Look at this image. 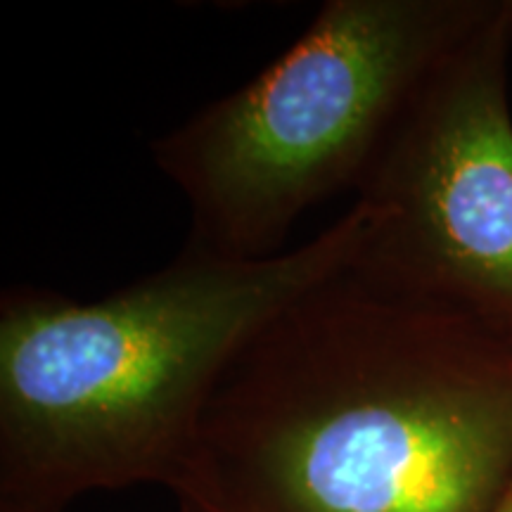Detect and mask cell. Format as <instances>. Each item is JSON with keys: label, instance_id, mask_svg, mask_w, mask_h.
<instances>
[{"label": "cell", "instance_id": "obj_3", "mask_svg": "<svg viewBox=\"0 0 512 512\" xmlns=\"http://www.w3.org/2000/svg\"><path fill=\"white\" fill-rule=\"evenodd\" d=\"M498 0H328L252 81L152 145L190 249L266 259L337 192H361L446 55Z\"/></svg>", "mask_w": 512, "mask_h": 512}, {"label": "cell", "instance_id": "obj_2", "mask_svg": "<svg viewBox=\"0 0 512 512\" xmlns=\"http://www.w3.org/2000/svg\"><path fill=\"white\" fill-rule=\"evenodd\" d=\"M366 204L266 259L197 249L102 299H0V512L169 484L230 358L275 311L356 259Z\"/></svg>", "mask_w": 512, "mask_h": 512}, {"label": "cell", "instance_id": "obj_1", "mask_svg": "<svg viewBox=\"0 0 512 512\" xmlns=\"http://www.w3.org/2000/svg\"><path fill=\"white\" fill-rule=\"evenodd\" d=\"M354 261L230 358L166 484L178 510L494 508L512 479V349Z\"/></svg>", "mask_w": 512, "mask_h": 512}, {"label": "cell", "instance_id": "obj_4", "mask_svg": "<svg viewBox=\"0 0 512 512\" xmlns=\"http://www.w3.org/2000/svg\"><path fill=\"white\" fill-rule=\"evenodd\" d=\"M512 0L430 76L356 195V268L512 349Z\"/></svg>", "mask_w": 512, "mask_h": 512}, {"label": "cell", "instance_id": "obj_5", "mask_svg": "<svg viewBox=\"0 0 512 512\" xmlns=\"http://www.w3.org/2000/svg\"><path fill=\"white\" fill-rule=\"evenodd\" d=\"M489 512H512V479L508 482V486L503 489V494L498 496L494 508H491Z\"/></svg>", "mask_w": 512, "mask_h": 512}]
</instances>
